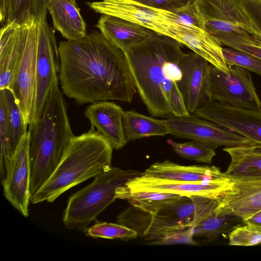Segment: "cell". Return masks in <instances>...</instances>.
Instances as JSON below:
<instances>
[{
	"mask_svg": "<svg viewBox=\"0 0 261 261\" xmlns=\"http://www.w3.org/2000/svg\"><path fill=\"white\" fill-rule=\"evenodd\" d=\"M9 5V0H0V20L4 24L6 22Z\"/></svg>",
	"mask_w": 261,
	"mask_h": 261,
	"instance_id": "7bdbcfd3",
	"label": "cell"
},
{
	"mask_svg": "<svg viewBox=\"0 0 261 261\" xmlns=\"http://www.w3.org/2000/svg\"><path fill=\"white\" fill-rule=\"evenodd\" d=\"M50 0H31L30 7V16L36 21H39L46 18L48 6ZM76 2V0H70Z\"/></svg>",
	"mask_w": 261,
	"mask_h": 261,
	"instance_id": "f35d334b",
	"label": "cell"
},
{
	"mask_svg": "<svg viewBox=\"0 0 261 261\" xmlns=\"http://www.w3.org/2000/svg\"><path fill=\"white\" fill-rule=\"evenodd\" d=\"M123 125L127 142L145 137L170 134L165 119H155L134 110L124 111Z\"/></svg>",
	"mask_w": 261,
	"mask_h": 261,
	"instance_id": "484cf974",
	"label": "cell"
},
{
	"mask_svg": "<svg viewBox=\"0 0 261 261\" xmlns=\"http://www.w3.org/2000/svg\"><path fill=\"white\" fill-rule=\"evenodd\" d=\"M244 223L261 230V210L244 220Z\"/></svg>",
	"mask_w": 261,
	"mask_h": 261,
	"instance_id": "b9f144b4",
	"label": "cell"
},
{
	"mask_svg": "<svg viewBox=\"0 0 261 261\" xmlns=\"http://www.w3.org/2000/svg\"><path fill=\"white\" fill-rule=\"evenodd\" d=\"M31 2V0H9L7 19L5 23L11 22L22 23L32 18L30 16Z\"/></svg>",
	"mask_w": 261,
	"mask_h": 261,
	"instance_id": "8d00e7d4",
	"label": "cell"
},
{
	"mask_svg": "<svg viewBox=\"0 0 261 261\" xmlns=\"http://www.w3.org/2000/svg\"><path fill=\"white\" fill-rule=\"evenodd\" d=\"M174 39L202 57L211 64L227 73L228 70L222 45L203 30L193 31L182 28L173 29Z\"/></svg>",
	"mask_w": 261,
	"mask_h": 261,
	"instance_id": "cb8c5ba5",
	"label": "cell"
},
{
	"mask_svg": "<svg viewBox=\"0 0 261 261\" xmlns=\"http://www.w3.org/2000/svg\"><path fill=\"white\" fill-rule=\"evenodd\" d=\"M221 45L234 48L261 60V40L252 35L230 37L218 41Z\"/></svg>",
	"mask_w": 261,
	"mask_h": 261,
	"instance_id": "e575fe53",
	"label": "cell"
},
{
	"mask_svg": "<svg viewBox=\"0 0 261 261\" xmlns=\"http://www.w3.org/2000/svg\"><path fill=\"white\" fill-rule=\"evenodd\" d=\"M243 1L261 31V0H243Z\"/></svg>",
	"mask_w": 261,
	"mask_h": 261,
	"instance_id": "60d3db41",
	"label": "cell"
},
{
	"mask_svg": "<svg viewBox=\"0 0 261 261\" xmlns=\"http://www.w3.org/2000/svg\"><path fill=\"white\" fill-rule=\"evenodd\" d=\"M154 178L185 181H211L226 177L219 168L212 166H184L166 160L156 162L142 173Z\"/></svg>",
	"mask_w": 261,
	"mask_h": 261,
	"instance_id": "7402d4cb",
	"label": "cell"
},
{
	"mask_svg": "<svg viewBox=\"0 0 261 261\" xmlns=\"http://www.w3.org/2000/svg\"><path fill=\"white\" fill-rule=\"evenodd\" d=\"M200 25L218 42L252 35L261 40L259 29L243 0H195Z\"/></svg>",
	"mask_w": 261,
	"mask_h": 261,
	"instance_id": "8992f818",
	"label": "cell"
},
{
	"mask_svg": "<svg viewBox=\"0 0 261 261\" xmlns=\"http://www.w3.org/2000/svg\"><path fill=\"white\" fill-rule=\"evenodd\" d=\"M231 161L225 172L232 181L261 180V144L252 143L223 149Z\"/></svg>",
	"mask_w": 261,
	"mask_h": 261,
	"instance_id": "44dd1931",
	"label": "cell"
},
{
	"mask_svg": "<svg viewBox=\"0 0 261 261\" xmlns=\"http://www.w3.org/2000/svg\"><path fill=\"white\" fill-rule=\"evenodd\" d=\"M58 49L59 81L67 97L81 105L133 101L137 90L125 55L100 32L61 41Z\"/></svg>",
	"mask_w": 261,
	"mask_h": 261,
	"instance_id": "6da1fadb",
	"label": "cell"
},
{
	"mask_svg": "<svg viewBox=\"0 0 261 261\" xmlns=\"http://www.w3.org/2000/svg\"><path fill=\"white\" fill-rule=\"evenodd\" d=\"M219 200L203 196H185L161 206L154 215L194 228L217 206Z\"/></svg>",
	"mask_w": 261,
	"mask_h": 261,
	"instance_id": "ffe728a7",
	"label": "cell"
},
{
	"mask_svg": "<svg viewBox=\"0 0 261 261\" xmlns=\"http://www.w3.org/2000/svg\"><path fill=\"white\" fill-rule=\"evenodd\" d=\"M194 114L261 144V110L238 108L211 100L198 109Z\"/></svg>",
	"mask_w": 261,
	"mask_h": 261,
	"instance_id": "7c38bea8",
	"label": "cell"
},
{
	"mask_svg": "<svg viewBox=\"0 0 261 261\" xmlns=\"http://www.w3.org/2000/svg\"><path fill=\"white\" fill-rule=\"evenodd\" d=\"M232 180L227 176L205 181H185L161 179L142 175L125 184L132 190L169 193L185 196H203L219 200L229 189Z\"/></svg>",
	"mask_w": 261,
	"mask_h": 261,
	"instance_id": "5bb4252c",
	"label": "cell"
},
{
	"mask_svg": "<svg viewBox=\"0 0 261 261\" xmlns=\"http://www.w3.org/2000/svg\"><path fill=\"white\" fill-rule=\"evenodd\" d=\"M142 173L111 166L98 174L93 182L69 197L63 216L65 226L68 229H85L116 199L118 188Z\"/></svg>",
	"mask_w": 261,
	"mask_h": 261,
	"instance_id": "5b68a950",
	"label": "cell"
},
{
	"mask_svg": "<svg viewBox=\"0 0 261 261\" xmlns=\"http://www.w3.org/2000/svg\"><path fill=\"white\" fill-rule=\"evenodd\" d=\"M193 229H187L175 232L170 236L149 243L155 245L187 244L197 245L198 244L193 239Z\"/></svg>",
	"mask_w": 261,
	"mask_h": 261,
	"instance_id": "74e56055",
	"label": "cell"
},
{
	"mask_svg": "<svg viewBox=\"0 0 261 261\" xmlns=\"http://www.w3.org/2000/svg\"><path fill=\"white\" fill-rule=\"evenodd\" d=\"M30 133L21 139L15 151L8 175L2 185L4 194L10 203L23 216H29L31 167Z\"/></svg>",
	"mask_w": 261,
	"mask_h": 261,
	"instance_id": "9a60e30c",
	"label": "cell"
},
{
	"mask_svg": "<svg viewBox=\"0 0 261 261\" xmlns=\"http://www.w3.org/2000/svg\"><path fill=\"white\" fill-rule=\"evenodd\" d=\"M146 6L164 10L178 8L173 0H133Z\"/></svg>",
	"mask_w": 261,
	"mask_h": 261,
	"instance_id": "ab89813d",
	"label": "cell"
},
{
	"mask_svg": "<svg viewBox=\"0 0 261 261\" xmlns=\"http://www.w3.org/2000/svg\"><path fill=\"white\" fill-rule=\"evenodd\" d=\"M182 44L151 31L142 41L124 51L137 92L149 114L169 118L190 114L179 88Z\"/></svg>",
	"mask_w": 261,
	"mask_h": 261,
	"instance_id": "7a4b0ae2",
	"label": "cell"
},
{
	"mask_svg": "<svg viewBox=\"0 0 261 261\" xmlns=\"http://www.w3.org/2000/svg\"><path fill=\"white\" fill-rule=\"evenodd\" d=\"M27 21L4 24L0 35V90L9 88L24 52L29 25Z\"/></svg>",
	"mask_w": 261,
	"mask_h": 261,
	"instance_id": "2e32d148",
	"label": "cell"
},
{
	"mask_svg": "<svg viewBox=\"0 0 261 261\" xmlns=\"http://www.w3.org/2000/svg\"><path fill=\"white\" fill-rule=\"evenodd\" d=\"M38 23L36 102L33 120L29 126L35 123L40 118L51 88L59 84L60 70L58 46L54 32L46 18Z\"/></svg>",
	"mask_w": 261,
	"mask_h": 261,
	"instance_id": "9c48e42d",
	"label": "cell"
},
{
	"mask_svg": "<svg viewBox=\"0 0 261 261\" xmlns=\"http://www.w3.org/2000/svg\"><path fill=\"white\" fill-rule=\"evenodd\" d=\"M210 64L193 51L186 53L181 62L182 76L179 88L186 109L190 114L212 100Z\"/></svg>",
	"mask_w": 261,
	"mask_h": 261,
	"instance_id": "4fadbf2b",
	"label": "cell"
},
{
	"mask_svg": "<svg viewBox=\"0 0 261 261\" xmlns=\"http://www.w3.org/2000/svg\"><path fill=\"white\" fill-rule=\"evenodd\" d=\"M113 148L95 128L71 139L62 158L42 187L31 197L37 204L52 202L74 186L111 166Z\"/></svg>",
	"mask_w": 261,
	"mask_h": 261,
	"instance_id": "277c9868",
	"label": "cell"
},
{
	"mask_svg": "<svg viewBox=\"0 0 261 261\" xmlns=\"http://www.w3.org/2000/svg\"><path fill=\"white\" fill-rule=\"evenodd\" d=\"M154 9L180 28L193 31L202 30L200 28L198 12L194 2L171 10Z\"/></svg>",
	"mask_w": 261,
	"mask_h": 261,
	"instance_id": "4dcf8cb0",
	"label": "cell"
},
{
	"mask_svg": "<svg viewBox=\"0 0 261 261\" xmlns=\"http://www.w3.org/2000/svg\"><path fill=\"white\" fill-rule=\"evenodd\" d=\"M181 195L152 191L132 190L125 185L116 190V199L126 200L130 205L154 215L161 206L176 200Z\"/></svg>",
	"mask_w": 261,
	"mask_h": 261,
	"instance_id": "83f0119b",
	"label": "cell"
},
{
	"mask_svg": "<svg viewBox=\"0 0 261 261\" xmlns=\"http://www.w3.org/2000/svg\"><path fill=\"white\" fill-rule=\"evenodd\" d=\"M87 235L94 238L120 239L127 240L138 237L136 231L122 224L97 222L86 230Z\"/></svg>",
	"mask_w": 261,
	"mask_h": 261,
	"instance_id": "1f68e13d",
	"label": "cell"
},
{
	"mask_svg": "<svg viewBox=\"0 0 261 261\" xmlns=\"http://www.w3.org/2000/svg\"><path fill=\"white\" fill-rule=\"evenodd\" d=\"M117 222L134 230L138 237L148 241L149 243L176 232L193 229L190 226L150 214L132 205L118 215Z\"/></svg>",
	"mask_w": 261,
	"mask_h": 261,
	"instance_id": "e0dca14e",
	"label": "cell"
},
{
	"mask_svg": "<svg viewBox=\"0 0 261 261\" xmlns=\"http://www.w3.org/2000/svg\"><path fill=\"white\" fill-rule=\"evenodd\" d=\"M261 210V180L232 181L229 189L219 199L214 210L232 214L244 220Z\"/></svg>",
	"mask_w": 261,
	"mask_h": 261,
	"instance_id": "d6986e66",
	"label": "cell"
},
{
	"mask_svg": "<svg viewBox=\"0 0 261 261\" xmlns=\"http://www.w3.org/2000/svg\"><path fill=\"white\" fill-rule=\"evenodd\" d=\"M222 49L227 65H238L261 76L260 59L232 48L225 47Z\"/></svg>",
	"mask_w": 261,
	"mask_h": 261,
	"instance_id": "d590c367",
	"label": "cell"
},
{
	"mask_svg": "<svg viewBox=\"0 0 261 261\" xmlns=\"http://www.w3.org/2000/svg\"><path fill=\"white\" fill-rule=\"evenodd\" d=\"M38 36V21L32 17L23 56L9 87L28 125L33 121L36 102Z\"/></svg>",
	"mask_w": 261,
	"mask_h": 261,
	"instance_id": "ba28073f",
	"label": "cell"
},
{
	"mask_svg": "<svg viewBox=\"0 0 261 261\" xmlns=\"http://www.w3.org/2000/svg\"><path fill=\"white\" fill-rule=\"evenodd\" d=\"M170 134L175 137L197 140L215 149L255 143L238 133L195 115L171 117L165 119Z\"/></svg>",
	"mask_w": 261,
	"mask_h": 261,
	"instance_id": "30bf717a",
	"label": "cell"
},
{
	"mask_svg": "<svg viewBox=\"0 0 261 261\" xmlns=\"http://www.w3.org/2000/svg\"><path fill=\"white\" fill-rule=\"evenodd\" d=\"M123 112L115 102L104 100L91 103L84 113L91 127L109 141L113 149L118 150L127 143L123 125Z\"/></svg>",
	"mask_w": 261,
	"mask_h": 261,
	"instance_id": "ac0fdd59",
	"label": "cell"
},
{
	"mask_svg": "<svg viewBox=\"0 0 261 261\" xmlns=\"http://www.w3.org/2000/svg\"><path fill=\"white\" fill-rule=\"evenodd\" d=\"M244 223V220L236 215L214 210L198 223L192 231L194 237H203L212 241L220 236H228L234 228Z\"/></svg>",
	"mask_w": 261,
	"mask_h": 261,
	"instance_id": "f1b7e54d",
	"label": "cell"
},
{
	"mask_svg": "<svg viewBox=\"0 0 261 261\" xmlns=\"http://www.w3.org/2000/svg\"><path fill=\"white\" fill-rule=\"evenodd\" d=\"M28 130L32 197L54 171L74 136L58 85L51 88L40 118Z\"/></svg>",
	"mask_w": 261,
	"mask_h": 261,
	"instance_id": "3957f363",
	"label": "cell"
},
{
	"mask_svg": "<svg viewBox=\"0 0 261 261\" xmlns=\"http://www.w3.org/2000/svg\"><path fill=\"white\" fill-rule=\"evenodd\" d=\"M0 145H1V178L2 184L8 175L13 155L12 154L9 134L7 130L4 110L0 106Z\"/></svg>",
	"mask_w": 261,
	"mask_h": 261,
	"instance_id": "d6a6232c",
	"label": "cell"
},
{
	"mask_svg": "<svg viewBox=\"0 0 261 261\" xmlns=\"http://www.w3.org/2000/svg\"><path fill=\"white\" fill-rule=\"evenodd\" d=\"M227 73L210 64V95L212 100L241 109L261 110V100L248 70L228 65Z\"/></svg>",
	"mask_w": 261,
	"mask_h": 261,
	"instance_id": "52a82bcc",
	"label": "cell"
},
{
	"mask_svg": "<svg viewBox=\"0 0 261 261\" xmlns=\"http://www.w3.org/2000/svg\"><path fill=\"white\" fill-rule=\"evenodd\" d=\"M87 5L102 15L122 18L173 39L174 34L172 29L178 27L154 8L133 0H102L88 2Z\"/></svg>",
	"mask_w": 261,
	"mask_h": 261,
	"instance_id": "8fae6325",
	"label": "cell"
},
{
	"mask_svg": "<svg viewBox=\"0 0 261 261\" xmlns=\"http://www.w3.org/2000/svg\"><path fill=\"white\" fill-rule=\"evenodd\" d=\"M48 10L54 27L67 40H76L87 35L86 24L76 2L50 0Z\"/></svg>",
	"mask_w": 261,
	"mask_h": 261,
	"instance_id": "d4e9b609",
	"label": "cell"
},
{
	"mask_svg": "<svg viewBox=\"0 0 261 261\" xmlns=\"http://www.w3.org/2000/svg\"><path fill=\"white\" fill-rule=\"evenodd\" d=\"M171 145L179 156L197 162L211 164L216 154L215 148L197 140L183 143L172 142Z\"/></svg>",
	"mask_w": 261,
	"mask_h": 261,
	"instance_id": "f546056e",
	"label": "cell"
},
{
	"mask_svg": "<svg viewBox=\"0 0 261 261\" xmlns=\"http://www.w3.org/2000/svg\"><path fill=\"white\" fill-rule=\"evenodd\" d=\"M95 27L110 42L125 51L152 31L139 24L109 15H102Z\"/></svg>",
	"mask_w": 261,
	"mask_h": 261,
	"instance_id": "603a6c76",
	"label": "cell"
},
{
	"mask_svg": "<svg viewBox=\"0 0 261 261\" xmlns=\"http://www.w3.org/2000/svg\"><path fill=\"white\" fill-rule=\"evenodd\" d=\"M228 237L229 245L250 246L261 244V230L246 223L236 226Z\"/></svg>",
	"mask_w": 261,
	"mask_h": 261,
	"instance_id": "836d02e7",
	"label": "cell"
},
{
	"mask_svg": "<svg viewBox=\"0 0 261 261\" xmlns=\"http://www.w3.org/2000/svg\"><path fill=\"white\" fill-rule=\"evenodd\" d=\"M0 106L5 112L12 155L23 137L28 133L26 124L15 96L9 88L0 90Z\"/></svg>",
	"mask_w": 261,
	"mask_h": 261,
	"instance_id": "4316f807",
	"label": "cell"
}]
</instances>
